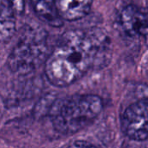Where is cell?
Masks as SVG:
<instances>
[{
    "mask_svg": "<svg viewBox=\"0 0 148 148\" xmlns=\"http://www.w3.org/2000/svg\"><path fill=\"white\" fill-rule=\"evenodd\" d=\"M147 101L141 100L131 104L122 115L123 132L133 140L146 141L147 139Z\"/></svg>",
    "mask_w": 148,
    "mask_h": 148,
    "instance_id": "obj_4",
    "label": "cell"
},
{
    "mask_svg": "<svg viewBox=\"0 0 148 148\" xmlns=\"http://www.w3.org/2000/svg\"><path fill=\"white\" fill-rule=\"evenodd\" d=\"M24 10V0H0V42H6L14 36L17 19Z\"/></svg>",
    "mask_w": 148,
    "mask_h": 148,
    "instance_id": "obj_6",
    "label": "cell"
},
{
    "mask_svg": "<svg viewBox=\"0 0 148 148\" xmlns=\"http://www.w3.org/2000/svg\"><path fill=\"white\" fill-rule=\"evenodd\" d=\"M102 108L103 103L98 95H75L58 107L53 116V125L61 134H73L91 124Z\"/></svg>",
    "mask_w": 148,
    "mask_h": 148,
    "instance_id": "obj_3",
    "label": "cell"
},
{
    "mask_svg": "<svg viewBox=\"0 0 148 148\" xmlns=\"http://www.w3.org/2000/svg\"><path fill=\"white\" fill-rule=\"evenodd\" d=\"M49 53L46 30L38 25H27L9 56L8 66L16 74L27 75L44 63Z\"/></svg>",
    "mask_w": 148,
    "mask_h": 148,
    "instance_id": "obj_2",
    "label": "cell"
},
{
    "mask_svg": "<svg viewBox=\"0 0 148 148\" xmlns=\"http://www.w3.org/2000/svg\"><path fill=\"white\" fill-rule=\"evenodd\" d=\"M56 3L62 20L76 21L90 12L93 0H56Z\"/></svg>",
    "mask_w": 148,
    "mask_h": 148,
    "instance_id": "obj_7",
    "label": "cell"
},
{
    "mask_svg": "<svg viewBox=\"0 0 148 148\" xmlns=\"http://www.w3.org/2000/svg\"><path fill=\"white\" fill-rule=\"evenodd\" d=\"M68 148H97L95 145H93L92 143H89L88 141H84V140H77L75 141L74 143H72L71 145H69Z\"/></svg>",
    "mask_w": 148,
    "mask_h": 148,
    "instance_id": "obj_9",
    "label": "cell"
},
{
    "mask_svg": "<svg viewBox=\"0 0 148 148\" xmlns=\"http://www.w3.org/2000/svg\"><path fill=\"white\" fill-rule=\"evenodd\" d=\"M117 24L121 32L130 38H146L147 35V16L136 5L129 4L120 11Z\"/></svg>",
    "mask_w": 148,
    "mask_h": 148,
    "instance_id": "obj_5",
    "label": "cell"
},
{
    "mask_svg": "<svg viewBox=\"0 0 148 148\" xmlns=\"http://www.w3.org/2000/svg\"><path fill=\"white\" fill-rule=\"evenodd\" d=\"M112 49L108 35L99 29L65 32L45 62V75L56 87H68L88 72L109 62Z\"/></svg>",
    "mask_w": 148,
    "mask_h": 148,
    "instance_id": "obj_1",
    "label": "cell"
},
{
    "mask_svg": "<svg viewBox=\"0 0 148 148\" xmlns=\"http://www.w3.org/2000/svg\"><path fill=\"white\" fill-rule=\"evenodd\" d=\"M37 16L49 25L60 27L62 20L60 17L56 0H29Z\"/></svg>",
    "mask_w": 148,
    "mask_h": 148,
    "instance_id": "obj_8",
    "label": "cell"
}]
</instances>
